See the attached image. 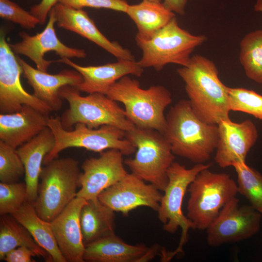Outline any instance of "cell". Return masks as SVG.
I'll return each instance as SVG.
<instances>
[{
	"mask_svg": "<svg viewBox=\"0 0 262 262\" xmlns=\"http://www.w3.org/2000/svg\"><path fill=\"white\" fill-rule=\"evenodd\" d=\"M144 180L131 173L103 190L98 196V199L115 212L127 215L134 209L147 207L157 211L163 196L152 184H146Z\"/></svg>",
	"mask_w": 262,
	"mask_h": 262,
	"instance_id": "15",
	"label": "cell"
},
{
	"mask_svg": "<svg viewBox=\"0 0 262 262\" xmlns=\"http://www.w3.org/2000/svg\"><path fill=\"white\" fill-rule=\"evenodd\" d=\"M137 28L135 38H150L176 16L163 2L148 0L128 6L126 13Z\"/></svg>",
	"mask_w": 262,
	"mask_h": 262,
	"instance_id": "26",
	"label": "cell"
},
{
	"mask_svg": "<svg viewBox=\"0 0 262 262\" xmlns=\"http://www.w3.org/2000/svg\"><path fill=\"white\" fill-rule=\"evenodd\" d=\"M232 166L237 175L238 192L262 214V175L246 162L236 163Z\"/></svg>",
	"mask_w": 262,
	"mask_h": 262,
	"instance_id": "29",
	"label": "cell"
},
{
	"mask_svg": "<svg viewBox=\"0 0 262 262\" xmlns=\"http://www.w3.org/2000/svg\"><path fill=\"white\" fill-rule=\"evenodd\" d=\"M54 62L65 64L79 72L82 82L77 87L80 92L91 94L99 93L106 95L109 88L125 76L132 75L141 77L144 68L135 60L117 59L114 63L96 66H83L70 60L60 58Z\"/></svg>",
	"mask_w": 262,
	"mask_h": 262,
	"instance_id": "17",
	"label": "cell"
},
{
	"mask_svg": "<svg viewBox=\"0 0 262 262\" xmlns=\"http://www.w3.org/2000/svg\"><path fill=\"white\" fill-rule=\"evenodd\" d=\"M148 248L144 244H127L115 233L86 246L83 259L91 262H138Z\"/></svg>",
	"mask_w": 262,
	"mask_h": 262,
	"instance_id": "23",
	"label": "cell"
},
{
	"mask_svg": "<svg viewBox=\"0 0 262 262\" xmlns=\"http://www.w3.org/2000/svg\"><path fill=\"white\" fill-rule=\"evenodd\" d=\"M47 24L41 33L30 35L25 32L19 35L22 40L15 44H9L15 54L24 55L35 64L38 69L47 72L48 69L54 61L44 58L47 52L53 51L61 58H83L86 56L84 49L68 47L58 38L55 28L56 17L53 7L50 11Z\"/></svg>",
	"mask_w": 262,
	"mask_h": 262,
	"instance_id": "14",
	"label": "cell"
},
{
	"mask_svg": "<svg viewBox=\"0 0 262 262\" xmlns=\"http://www.w3.org/2000/svg\"><path fill=\"white\" fill-rule=\"evenodd\" d=\"M18 246L33 250L38 257L46 262H53L50 255L35 241L29 231L12 214L1 215L0 218V260L5 255Z\"/></svg>",
	"mask_w": 262,
	"mask_h": 262,
	"instance_id": "27",
	"label": "cell"
},
{
	"mask_svg": "<svg viewBox=\"0 0 262 262\" xmlns=\"http://www.w3.org/2000/svg\"><path fill=\"white\" fill-rule=\"evenodd\" d=\"M48 127L52 131L55 144L53 149L45 156L46 165L59 157L63 150L69 147H81L88 150L101 153L108 149H115L123 155L134 153L136 147L125 137L126 131L116 127L103 125L98 129L88 128L78 123L73 130H67L62 125L60 117H49Z\"/></svg>",
	"mask_w": 262,
	"mask_h": 262,
	"instance_id": "9",
	"label": "cell"
},
{
	"mask_svg": "<svg viewBox=\"0 0 262 262\" xmlns=\"http://www.w3.org/2000/svg\"><path fill=\"white\" fill-rule=\"evenodd\" d=\"M17 60L23 69V77L33 90V95L53 111L61 109L63 102L59 91L63 86L77 87L83 80L77 70L65 69L55 74L34 68L19 56Z\"/></svg>",
	"mask_w": 262,
	"mask_h": 262,
	"instance_id": "20",
	"label": "cell"
},
{
	"mask_svg": "<svg viewBox=\"0 0 262 262\" xmlns=\"http://www.w3.org/2000/svg\"><path fill=\"white\" fill-rule=\"evenodd\" d=\"M115 211L98 198L87 200L80 213V223L85 246L115 233Z\"/></svg>",
	"mask_w": 262,
	"mask_h": 262,
	"instance_id": "24",
	"label": "cell"
},
{
	"mask_svg": "<svg viewBox=\"0 0 262 262\" xmlns=\"http://www.w3.org/2000/svg\"><path fill=\"white\" fill-rule=\"evenodd\" d=\"M23 69L7 42L3 31L0 35V113L12 114L23 105L49 114L52 111L43 101L28 93L23 87L20 76Z\"/></svg>",
	"mask_w": 262,
	"mask_h": 262,
	"instance_id": "12",
	"label": "cell"
},
{
	"mask_svg": "<svg viewBox=\"0 0 262 262\" xmlns=\"http://www.w3.org/2000/svg\"><path fill=\"white\" fill-rule=\"evenodd\" d=\"M0 16L27 30L33 29L39 24V20L30 12L10 0H0Z\"/></svg>",
	"mask_w": 262,
	"mask_h": 262,
	"instance_id": "33",
	"label": "cell"
},
{
	"mask_svg": "<svg viewBox=\"0 0 262 262\" xmlns=\"http://www.w3.org/2000/svg\"><path fill=\"white\" fill-rule=\"evenodd\" d=\"M209 169L200 171L187 190L186 216L193 229H207L223 206L238 193L237 183L229 174Z\"/></svg>",
	"mask_w": 262,
	"mask_h": 262,
	"instance_id": "6",
	"label": "cell"
},
{
	"mask_svg": "<svg viewBox=\"0 0 262 262\" xmlns=\"http://www.w3.org/2000/svg\"><path fill=\"white\" fill-rule=\"evenodd\" d=\"M229 102L231 111L250 114L262 120V96L244 88H228Z\"/></svg>",
	"mask_w": 262,
	"mask_h": 262,
	"instance_id": "30",
	"label": "cell"
},
{
	"mask_svg": "<svg viewBox=\"0 0 262 262\" xmlns=\"http://www.w3.org/2000/svg\"><path fill=\"white\" fill-rule=\"evenodd\" d=\"M80 92L77 87L70 85L60 90V96L69 105L60 117L64 129L69 130L78 123L91 129L111 125L126 132L135 127L127 118L124 109L107 95L94 93L82 96Z\"/></svg>",
	"mask_w": 262,
	"mask_h": 262,
	"instance_id": "5",
	"label": "cell"
},
{
	"mask_svg": "<svg viewBox=\"0 0 262 262\" xmlns=\"http://www.w3.org/2000/svg\"><path fill=\"white\" fill-rule=\"evenodd\" d=\"M49 114L23 105L18 112L0 114V141L17 148L48 127Z\"/></svg>",
	"mask_w": 262,
	"mask_h": 262,
	"instance_id": "21",
	"label": "cell"
},
{
	"mask_svg": "<svg viewBox=\"0 0 262 262\" xmlns=\"http://www.w3.org/2000/svg\"><path fill=\"white\" fill-rule=\"evenodd\" d=\"M30 233L36 243L54 262H67L57 244L50 222L37 214L33 203L27 201L12 214Z\"/></svg>",
	"mask_w": 262,
	"mask_h": 262,
	"instance_id": "25",
	"label": "cell"
},
{
	"mask_svg": "<svg viewBox=\"0 0 262 262\" xmlns=\"http://www.w3.org/2000/svg\"><path fill=\"white\" fill-rule=\"evenodd\" d=\"M135 40L142 51L139 65L159 71L169 64L186 66L192 52L207 40V37L193 35L182 29L175 16L150 38H135Z\"/></svg>",
	"mask_w": 262,
	"mask_h": 262,
	"instance_id": "8",
	"label": "cell"
},
{
	"mask_svg": "<svg viewBox=\"0 0 262 262\" xmlns=\"http://www.w3.org/2000/svg\"><path fill=\"white\" fill-rule=\"evenodd\" d=\"M188 0H164V6L174 13L180 15L185 14V9Z\"/></svg>",
	"mask_w": 262,
	"mask_h": 262,
	"instance_id": "37",
	"label": "cell"
},
{
	"mask_svg": "<svg viewBox=\"0 0 262 262\" xmlns=\"http://www.w3.org/2000/svg\"><path fill=\"white\" fill-rule=\"evenodd\" d=\"M163 134L175 155L196 164H204L211 158L219 138L217 125L202 121L185 99L170 108Z\"/></svg>",
	"mask_w": 262,
	"mask_h": 262,
	"instance_id": "2",
	"label": "cell"
},
{
	"mask_svg": "<svg viewBox=\"0 0 262 262\" xmlns=\"http://www.w3.org/2000/svg\"><path fill=\"white\" fill-rule=\"evenodd\" d=\"M99 157L86 159L81 167L80 187L76 196L86 200H96L105 189L122 179L128 173L123 163V154L110 149L100 153Z\"/></svg>",
	"mask_w": 262,
	"mask_h": 262,
	"instance_id": "13",
	"label": "cell"
},
{
	"mask_svg": "<svg viewBox=\"0 0 262 262\" xmlns=\"http://www.w3.org/2000/svg\"><path fill=\"white\" fill-rule=\"evenodd\" d=\"M211 164H197L187 168L180 163L173 162L167 170L168 183L163 191L158 211V218L163 224V229L170 234L181 229L180 241L177 248L172 252L165 251L166 262L176 254L182 252L183 245L187 241L188 231L193 225L182 210L183 199L191 182L201 170L210 168Z\"/></svg>",
	"mask_w": 262,
	"mask_h": 262,
	"instance_id": "10",
	"label": "cell"
},
{
	"mask_svg": "<svg viewBox=\"0 0 262 262\" xmlns=\"http://www.w3.org/2000/svg\"><path fill=\"white\" fill-rule=\"evenodd\" d=\"M79 162L58 157L42 167L33 205L38 215L51 222L76 197L80 187Z\"/></svg>",
	"mask_w": 262,
	"mask_h": 262,
	"instance_id": "4",
	"label": "cell"
},
{
	"mask_svg": "<svg viewBox=\"0 0 262 262\" xmlns=\"http://www.w3.org/2000/svg\"><path fill=\"white\" fill-rule=\"evenodd\" d=\"M148 0L151 1L157 2H161L162 0Z\"/></svg>",
	"mask_w": 262,
	"mask_h": 262,
	"instance_id": "40",
	"label": "cell"
},
{
	"mask_svg": "<svg viewBox=\"0 0 262 262\" xmlns=\"http://www.w3.org/2000/svg\"><path fill=\"white\" fill-rule=\"evenodd\" d=\"M25 174V167L16 148L0 141V182H19Z\"/></svg>",
	"mask_w": 262,
	"mask_h": 262,
	"instance_id": "31",
	"label": "cell"
},
{
	"mask_svg": "<svg viewBox=\"0 0 262 262\" xmlns=\"http://www.w3.org/2000/svg\"><path fill=\"white\" fill-rule=\"evenodd\" d=\"M159 250L158 245H154L151 247L148 248L145 253L141 256L138 261V262H148L153 259L158 254Z\"/></svg>",
	"mask_w": 262,
	"mask_h": 262,
	"instance_id": "38",
	"label": "cell"
},
{
	"mask_svg": "<svg viewBox=\"0 0 262 262\" xmlns=\"http://www.w3.org/2000/svg\"><path fill=\"white\" fill-rule=\"evenodd\" d=\"M53 8L58 27L74 32L88 39L117 59L135 60L134 56L129 49L104 36L83 9L59 2Z\"/></svg>",
	"mask_w": 262,
	"mask_h": 262,
	"instance_id": "18",
	"label": "cell"
},
{
	"mask_svg": "<svg viewBox=\"0 0 262 262\" xmlns=\"http://www.w3.org/2000/svg\"><path fill=\"white\" fill-rule=\"evenodd\" d=\"M185 83L191 107L202 121L217 125L229 117L228 87L218 76L214 63L198 54L177 70Z\"/></svg>",
	"mask_w": 262,
	"mask_h": 262,
	"instance_id": "1",
	"label": "cell"
},
{
	"mask_svg": "<svg viewBox=\"0 0 262 262\" xmlns=\"http://www.w3.org/2000/svg\"><path fill=\"white\" fill-rule=\"evenodd\" d=\"M239 60L246 76L262 83V30L243 37L240 43Z\"/></svg>",
	"mask_w": 262,
	"mask_h": 262,
	"instance_id": "28",
	"label": "cell"
},
{
	"mask_svg": "<svg viewBox=\"0 0 262 262\" xmlns=\"http://www.w3.org/2000/svg\"><path fill=\"white\" fill-rule=\"evenodd\" d=\"M255 9L257 11L262 12V0H258L255 6Z\"/></svg>",
	"mask_w": 262,
	"mask_h": 262,
	"instance_id": "39",
	"label": "cell"
},
{
	"mask_svg": "<svg viewBox=\"0 0 262 262\" xmlns=\"http://www.w3.org/2000/svg\"><path fill=\"white\" fill-rule=\"evenodd\" d=\"M125 137L136 150L134 157L125 160L124 164L131 173L164 191L168 183L167 170L175 158L164 134L135 127L126 132Z\"/></svg>",
	"mask_w": 262,
	"mask_h": 262,
	"instance_id": "7",
	"label": "cell"
},
{
	"mask_svg": "<svg viewBox=\"0 0 262 262\" xmlns=\"http://www.w3.org/2000/svg\"><path fill=\"white\" fill-rule=\"evenodd\" d=\"M86 202L76 196L50 222L58 246L67 262H84L80 213Z\"/></svg>",
	"mask_w": 262,
	"mask_h": 262,
	"instance_id": "19",
	"label": "cell"
},
{
	"mask_svg": "<svg viewBox=\"0 0 262 262\" xmlns=\"http://www.w3.org/2000/svg\"><path fill=\"white\" fill-rule=\"evenodd\" d=\"M219 138L214 160L222 168L246 162V157L258 137L256 126L250 120L240 123L229 118L218 124Z\"/></svg>",
	"mask_w": 262,
	"mask_h": 262,
	"instance_id": "16",
	"label": "cell"
},
{
	"mask_svg": "<svg viewBox=\"0 0 262 262\" xmlns=\"http://www.w3.org/2000/svg\"><path fill=\"white\" fill-rule=\"evenodd\" d=\"M37 256L31 249L26 246H18L10 251L5 256L3 260L6 262H33V257Z\"/></svg>",
	"mask_w": 262,
	"mask_h": 262,
	"instance_id": "35",
	"label": "cell"
},
{
	"mask_svg": "<svg viewBox=\"0 0 262 262\" xmlns=\"http://www.w3.org/2000/svg\"><path fill=\"white\" fill-rule=\"evenodd\" d=\"M262 214L236 197L227 203L207 228V242L217 247L248 239L260 229Z\"/></svg>",
	"mask_w": 262,
	"mask_h": 262,
	"instance_id": "11",
	"label": "cell"
},
{
	"mask_svg": "<svg viewBox=\"0 0 262 262\" xmlns=\"http://www.w3.org/2000/svg\"><path fill=\"white\" fill-rule=\"evenodd\" d=\"M106 95L124 105L127 118L135 127L163 134L166 126L164 110L172 100L165 87L152 85L143 89L139 81L127 75L115 83Z\"/></svg>",
	"mask_w": 262,
	"mask_h": 262,
	"instance_id": "3",
	"label": "cell"
},
{
	"mask_svg": "<svg viewBox=\"0 0 262 262\" xmlns=\"http://www.w3.org/2000/svg\"><path fill=\"white\" fill-rule=\"evenodd\" d=\"M59 0H41L37 4L31 7L30 12L39 21V24L43 25L51 9L59 2Z\"/></svg>",
	"mask_w": 262,
	"mask_h": 262,
	"instance_id": "36",
	"label": "cell"
},
{
	"mask_svg": "<svg viewBox=\"0 0 262 262\" xmlns=\"http://www.w3.org/2000/svg\"><path fill=\"white\" fill-rule=\"evenodd\" d=\"M55 144L54 134L51 130L47 127L16 149L25 167V182L27 188L28 200L31 203L34 204L37 196L42 164Z\"/></svg>",
	"mask_w": 262,
	"mask_h": 262,
	"instance_id": "22",
	"label": "cell"
},
{
	"mask_svg": "<svg viewBox=\"0 0 262 262\" xmlns=\"http://www.w3.org/2000/svg\"><path fill=\"white\" fill-rule=\"evenodd\" d=\"M59 2L76 8H105L124 13L129 5L125 0H59Z\"/></svg>",
	"mask_w": 262,
	"mask_h": 262,
	"instance_id": "34",
	"label": "cell"
},
{
	"mask_svg": "<svg viewBox=\"0 0 262 262\" xmlns=\"http://www.w3.org/2000/svg\"><path fill=\"white\" fill-rule=\"evenodd\" d=\"M28 200L25 182L0 183V214H13Z\"/></svg>",
	"mask_w": 262,
	"mask_h": 262,
	"instance_id": "32",
	"label": "cell"
}]
</instances>
